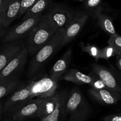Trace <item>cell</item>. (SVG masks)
Returning a JSON list of instances; mask_svg holds the SVG:
<instances>
[{"instance_id": "3", "label": "cell", "mask_w": 121, "mask_h": 121, "mask_svg": "<svg viewBox=\"0 0 121 121\" xmlns=\"http://www.w3.org/2000/svg\"><path fill=\"white\" fill-rule=\"evenodd\" d=\"M65 28L59 29L54 36L32 57L28 68L27 75L32 78L39 73L44 65L62 47Z\"/></svg>"}, {"instance_id": "26", "label": "cell", "mask_w": 121, "mask_h": 121, "mask_svg": "<svg viewBox=\"0 0 121 121\" xmlns=\"http://www.w3.org/2000/svg\"><path fill=\"white\" fill-rule=\"evenodd\" d=\"M36 0H21L20 9L19 12V17H20L23 15H24L25 13L33 5Z\"/></svg>"}, {"instance_id": "10", "label": "cell", "mask_w": 121, "mask_h": 121, "mask_svg": "<svg viewBox=\"0 0 121 121\" xmlns=\"http://www.w3.org/2000/svg\"><path fill=\"white\" fill-rule=\"evenodd\" d=\"M25 47L23 40L4 43L0 47V72Z\"/></svg>"}, {"instance_id": "30", "label": "cell", "mask_w": 121, "mask_h": 121, "mask_svg": "<svg viewBox=\"0 0 121 121\" xmlns=\"http://www.w3.org/2000/svg\"><path fill=\"white\" fill-rule=\"evenodd\" d=\"M117 57V66L121 71V56H116Z\"/></svg>"}, {"instance_id": "14", "label": "cell", "mask_w": 121, "mask_h": 121, "mask_svg": "<svg viewBox=\"0 0 121 121\" xmlns=\"http://www.w3.org/2000/svg\"><path fill=\"white\" fill-rule=\"evenodd\" d=\"M96 76L89 75L76 69H70L63 76V79L78 85H89L92 86L96 80Z\"/></svg>"}, {"instance_id": "20", "label": "cell", "mask_w": 121, "mask_h": 121, "mask_svg": "<svg viewBox=\"0 0 121 121\" xmlns=\"http://www.w3.org/2000/svg\"><path fill=\"white\" fill-rule=\"evenodd\" d=\"M52 4V0H36L33 5L25 13L23 20L32 17L42 15L44 11L48 9Z\"/></svg>"}, {"instance_id": "31", "label": "cell", "mask_w": 121, "mask_h": 121, "mask_svg": "<svg viewBox=\"0 0 121 121\" xmlns=\"http://www.w3.org/2000/svg\"><path fill=\"white\" fill-rule=\"evenodd\" d=\"M3 110H4V104L2 102H0V119H1L2 115L3 113Z\"/></svg>"}, {"instance_id": "1", "label": "cell", "mask_w": 121, "mask_h": 121, "mask_svg": "<svg viewBox=\"0 0 121 121\" xmlns=\"http://www.w3.org/2000/svg\"><path fill=\"white\" fill-rule=\"evenodd\" d=\"M40 98L37 80L21 85L7 99L4 104L3 113L8 117L28 104L34 98Z\"/></svg>"}, {"instance_id": "19", "label": "cell", "mask_w": 121, "mask_h": 121, "mask_svg": "<svg viewBox=\"0 0 121 121\" xmlns=\"http://www.w3.org/2000/svg\"><path fill=\"white\" fill-rule=\"evenodd\" d=\"M60 95V92H57L54 96L50 98H45L43 99L40 112L38 115V118L42 119L45 117L52 113V111L55 109L56 104L59 100Z\"/></svg>"}, {"instance_id": "7", "label": "cell", "mask_w": 121, "mask_h": 121, "mask_svg": "<svg viewBox=\"0 0 121 121\" xmlns=\"http://www.w3.org/2000/svg\"><path fill=\"white\" fill-rule=\"evenodd\" d=\"M28 56V51L25 47L0 72V82L18 78V75L23 70L27 63Z\"/></svg>"}, {"instance_id": "4", "label": "cell", "mask_w": 121, "mask_h": 121, "mask_svg": "<svg viewBox=\"0 0 121 121\" xmlns=\"http://www.w3.org/2000/svg\"><path fill=\"white\" fill-rule=\"evenodd\" d=\"M65 112L69 116L68 121H85L91 115V107L78 88H73L68 94Z\"/></svg>"}, {"instance_id": "15", "label": "cell", "mask_w": 121, "mask_h": 121, "mask_svg": "<svg viewBox=\"0 0 121 121\" xmlns=\"http://www.w3.org/2000/svg\"><path fill=\"white\" fill-rule=\"evenodd\" d=\"M21 0H9L8 5L2 13V22L7 28L19 17Z\"/></svg>"}, {"instance_id": "22", "label": "cell", "mask_w": 121, "mask_h": 121, "mask_svg": "<svg viewBox=\"0 0 121 121\" xmlns=\"http://www.w3.org/2000/svg\"><path fill=\"white\" fill-rule=\"evenodd\" d=\"M103 0H85L83 2V6L84 11L93 16L94 13L101 7Z\"/></svg>"}, {"instance_id": "6", "label": "cell", "mask_w": 121, "mask_h": 121, "mask_svg": "<svg viewBox=\"0 0 121 121\" xmlns=\"http://www.w3.org/2000/svg\"><path fill=\"white\" fill-rule=\"evenodd\" d=\"M75 11L70 7L59 4H51L46 15L59 29L65 28L73 18Z\"/></svg>"}, {"instance_id": "16", "label": "cell", "mask_w": 121, "mask_h": 121, "mask_svg": "<svg viewBox=\"0 0 121 121\" xmlns=\"http://www.w3.org/2000/svg\"><path fill=\"white\" fill-rule=\"evenodd\" d=\"M39 96L40 98H47L56 94L58 82L48 77H43L37 80Z\"/></svg>"}, {"instance_id": "23", "label": "cell", "mask_w": 121, "mask_h": 121, "mask_svg": "<svg viewBox=\"0 0 121 121\" xmlns=\"http://www.w3.org/2000/svg\"><path fill=\"white\" fill-rule=\"evenodd\" d=\"M108 44L111 46L116 53V56H121V36L116 34L110 35Z\"/></svg>"}, {"instance_id": "2", "label": "cell", "mask_w": 121, "mask_h": 121, "mask_svg": "<svg viewBox=\"0 0 121 121\" xmlns=\"http://www.w3.org/2000/svg\"><path fill=\"white\" fill-rule=\"evenodd\" d=\"M58 30L46 14L28 35L26 46L28 55L33 56L54 36Z\"/></svg>"}, {"instance_id": "17", "label": "cell", "mask_w": 121, "mask_h": 121, "mask_svg": "<svg viewBox=\"0 0 121 121\" xmlns=\"http://www.w3.org/2000/svg\"><path fill=\"white\" fill-rule=\"evenodd\" d=\"M93 18L97 20L98 26L105 33L112 35L116 34L113 19L111 17L103 13V8L100 7L93 15Z\"/></svg>"}, {"instance_id": "28", "label": "cell", "mask_w": 121, "mask_h": 121, "mask_svg": "<svg viewBox=\"0 0 121 121\" xmlns=\"http://www.w3.org/2000/svg\"><path fill=\"white\" fill-rule=\"evenodd\" d=\"M9 1V0H0V13H2Z\"/></svg>"}, {"instance_id": "21", "label": "cell", "mask_w": 121, "mask_h": 121, "mask_svg": "<svg viewBox=\"0 0 121 121\" xmlns=\"http://www.w3.org/2000/svg\"><path fill=\"white\" fill-rule=\"evenodd\" d=\"M20 85L21 83L18 78L0 82V99L13 93Z\"/></svg>"}, {"instance_id": "11", "label": "cell", "mask_w": 121, "mask_h": 121, "mask_svg": "<svg viewBox=\"0 0 121 121\" xmlns=\"http://www.w3.org/2000/svg\"><path fill=\"white\" fill-rule=\"evenodd\" d=\"M44 99L45 98H34L28 104L13 114L11 118L16 121H24L28 118L38 117Z\"/></svg>"}, {"instance_id": "13", "label": "cell", "mask_w": 121, "mask_h": 121, "mask_svg": "<svg viewBox=\"0 0 121 121\" xmlns=\"http://www.w3.org/2000/svg\"><path fill=\"white\" fill-rule=\"evenodd\" d=\"M72 54V49L71 48H68L62 56L55 63L50 70L49 76L50 78L58 82L65 74L71 63Z\"/></svg>"}, {"instance_id": "25", "label": "cell", "mask_w": 121, "mask_h": 121, "mask_svg": "<svg viewBox=\"0 0 121 121\" xmlns=\"http://www.w3.org/2000/svg\"><path fill=\"white\" fill-rule=\"evenodd\" d=\"M81 48L84 52L87 53L89 55L93 57L96 60L98 59V54H99L100 49L97 48L96 46L90 44H87L86 46L84 45V46H81Z\"/></svg>"}, {"instance_id": "24", "label": "cell", "mask_w": 121, "mask_h": 121, "mask_svg": "<svg viewBox=\"0 0 121 121\" xmlns=\"http://www.w3.org/2000/svg\"><path fill=\"white\" fill-rule=\"evenodd\" d=\"M116 56V53L115 50L109 45L106 47H104L102 49L100 50L99 54H98V59H108L113 56Z\"/></svg>"}, {"instance_id": "5", "label": "cell", "mask_w": 121, "mask_h": 121, "mask_svg": "<svg viewBox=\"0 0 121 121\" xmlns=\"http://www.w3.org/2000/svg\"><path fill=\"white\" fill-rule=\"evenodd\" d=\"M42 16L43 14L23 20L20 24L15 25L2 37L1 41L3 43H7L23 40L25 37L28 36L33 28L39 24Z\"/></svg>"}, {"instance_id": "32", "label": "cell", "mask_w": 121, "mask_h": 121, "mask_svg": "<svg viewBox=\"0 0 121 121\" xmlns=\"http://www.w3.org/2000/svg\"><path fill=\"white\" fill-rule=\"evenodd\" d=\"M2 121H16L14 120V119H13L11 117H8V118H6L5 119H4V120H3Z\"/></svg>"}, {"instance_id": "27", "label": "cell", "mask_w": 121, "mask_h": 121, "mask_svg": "<svg viewBox=\"0 0 121 121\" xmlns=\"http://www.w3.org/2000/svg\"><path fill=\"white\" fill-rule=\"evenodd\" d=\"M104 121H121V113L106 116L103 118Z\"/></svg>"}, {"instance_id": "18", "label": "cell", "mask_w": 121, "mask_h": 121, "mask_svg": "<svg viewBox=\"0 0 121 121\" xmlns=\"http://www.w3.org/2000/svg\"><path fill=\"white\" fill-rule=\"evenodd\" d=\"M68 94L66 91H60V97L55 109L52 113L40 119V121H59L62 115L65 112V104Z\"/></svg>"}, {"instance_id": "9", "label": "cell", "mask_w": 121, "mask_h": 121, "mask_svg": "<svg viewBox=\"0 0 121 121\" xmlns=\"http://www.w3.org/2000/svg\"><path fill=\"white\" fill-rule=\"evenodd\" d=\"M91 67L94 74L107 88L116 91L121 95V81L110 70L96 63L93 64Z\"/></svg>"}, {"instance_id": "8", "label": "cell", "mask_w": 121, "mask_h": 121, "mask_svg": "<svg viewBox=\"0 0 121 121\" xmlns=\"http://www.w3.org/2000/svg\"><path fill=\"white\" fill-rule=\"evenodd\" d=\"M89 16L88 13L84 10L75 11L73 18L65 28L62 47H64L75 39L85 25Z\"/></svg>"}, {"instance_id": "12", "label": "cell", "mask_w": 121, "mask_h": 121, "mask_svg": "<svg viewBox=\"0 0 121 121\" xmlns=\"http://www.w3.org/2000/svg\"><path fill=\"white\" fill-rule=\"evenodd\" d=\"M88 93L97 102L104 105H115L121 99V95L117 92L109 88H90Z\"/></svg>"}, {"instance_id": "33", "label": "cell", "mask_w": 121, "mask_h": 121, "mask_svg": "<svg viewBox=\"0 0 121 121\" xmlns=\"http://www.w3.org/2000/svg\"><path fill=\"white\" fill-rule=\"evenodd\" d=\"M75 1H79V2H84V1H85V0H75Z\"/></svg>"}, {"instance_id": "29", "label": "cell", "mask_w": 121, "mask_h": 121, "mask_svg": "<svg viewBox=\"0 0 121 121\" xmlns=\"http://www.w3.org/2000/svg\"><path fill=\"white\" fill-rule=\"evenodd\" d=\"M4 27L2 25V13H0V39L4 36L5 34Z\"/></svg>"}]
</instances>
